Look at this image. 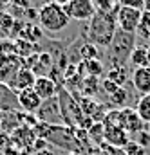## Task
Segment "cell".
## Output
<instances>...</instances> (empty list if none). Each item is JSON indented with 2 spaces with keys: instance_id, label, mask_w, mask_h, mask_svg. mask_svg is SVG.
Segmentation results:
<instances>
[{
  "instance_id": "7c38bea8",
  "label": "cell",
  "mask_w": 150,
  "mask_h": 155,
  "mask_svg": "<svg viewBox=\"0 0 150 155\" xmlns=\"http://www.w3.org/2000/svg\"><path fill=\"white\" fill-rule=\"evenodd\" d=\"M33 90L38 94V97L42 101H47V99L56 97L58 85H56V81H53L49 76H42V78H36V81L33 85Z\"/></svg>"
},
{
  "instance_id": "603a6c76",
  "label": "cell",
  "mask_w": 150,
  "mask_h": 155,
  "mask_svg": "<svg viewBox=\"0 0 150 155\" xmlns=\"http://www.w3.org/2000/svg\"><path fill=\"white\" fill-rule=\"evenodd\" d=\"M125 155H147V148H143L141 144H138L136 141H128L123 148Z\"/></svg>"
},
{
  "instance_id": "9c48e42d",
  "label": "cell",
  "mask_w": 150,
  "mask_h": 155,
  "mask_svg": "<svg viewBox=\"0 0 150 155\" xmlns=\"http://www.w3.org/2000/svg\"><path fill=\"white\" fill-rule=\"evenodd\" d=\"M35 81H36V76L33 74V71L22 67V69H18L13 76L7 79V85L18 94V92H22V90H26V88H33Z\"/></svg>"
},
{
  "instance_id": "30bf717a",
  "label": "cell",
  "mask_w": 150,
  "mask_h": 155,
  "mask_svg": "<svg viewBox=\"0 0 150 155\" xmlns=\"http://www.w3.org/2000/svg\"><path fill=\"white\" fill-rule=\"evenodd\" d=\"M128 141H130V137H128V134H127L123 128H119V126H112V124H105L103 143L111 144V146L118 148V150H123L125 144H127Z\"/></svg>"
},
{
  "instance_id": "5b68a950",
  "label": "cell",
  "mask_w": 150,
  "mask_h": 155,
  "mask_svg": "<svg viewBox=\"0 0 150 155\" xmlns=\"http://www.w3.org/2000/svg\"><path fill=\"white\" fill-rule=\"evenodd\" d=\"M45 139H47V143H53L60 148H67L73 153H78V150L81 148V144L74 137V128H69L65 124H51Z\"/></svg>"
},
{
  "instance_id": "4fadbf2b",
  "label": "cell",
  "mask_w": 150,
  "mask_h": 155,
  "mask_svg": "<svg viewBox=\"0 0 150 155\" xmlns=\"http://www.w3.org/2000/svg\"><path fill=\"white\" fill-rule=\"evenodd\" d=\"M16 107H18V96H16V92L7 83H0V110H4V112H15Z\"/></svg>"
},
{
  "instance_id": "44dd1931",
  "label": "cell",
  "mask_w": 150,
  "mask_h": 155,
  "mask_svg": "<svg viewBox=\"0 0 150 155\" xmlns=\"http://www.w3.org/2000/svg\"><path fill=\"white\" fill-rule=\"evenodd\" d=\"M80 56H81L83 61L98 60V49H96V45H92V43H85V45H81V49H80Z\"/></svg>"
},
{
  "instance_id": "6da1fadb",
  "label": "cell",
  "mask_w": 150,
  "mask_h": 155,
  "mask_svg": "<svg viewBox=\"0 0 150 155\" xmlns=\"http://www.w3.org/2000/svg\"><path fill=\"white\" fill-rule=\"evenodd\" d=\"M116 31H118L116 13H111V15L96 13L90 18V22H89V33H87V36H89L92 45H100V47L107 49L111 45V41H112Z\"/></svg>"
},
{
  "instance_id": "ffe728a7",
  "label": "cell",
  "mask_w": 150,
  "mask_h": 155,
  "mask_svg": "<svg viewBox=\"0 0 150 155\" xmlns=\"http://www.w3.org/2000/svg\"><path fill=\"white\" fill-rule=\"evenodd\" d=\"M107 79L116 83L118 87H123L125 81H127V71H125V67H114V69H111Z\"/></svg>"
},
{
  "instance_id": "f1b7e54d",
  "label": "cell",
  "mask_w": 150,
  "mask_h": 155,
  "mask_svg": "<svg viewBox=\"0 0 150 155\" xmlns=\"http://www.w3.org/2000/svg\"><path fill=\"white\" fill-rule=\"evenodd\" d=\"M119 88H121V87H118L116 83H112V81H109V79H105V81H103V90H105V92L109 94V97H111L112 94H116V92H118Z\"/></svg>"
},
{
  "instance_id": "f546056e",
  "label": "cell",
  "mask_w": 150,
  "mask_h": 155,
  "mask_svg": "<svg viewBox=\"0 0 150 155\" xmlns=\"http://www.w3.org/2000/svg\"><path fill=\"white\" fill-rule=\"evenodd\" d=\"M138 144H141L143 148H147L150 144V134L147 132V130H143V132H139L138 134V141H136Z\"/></svg>"
},
{
  "instance_id": "d6a6232c",
  "label": "cell",
  "mask_w": 150,
  "mask_h": 155,
  "mask_svg": "<svg viewBox=\"0 0 150 155\" xmlns=\"http://www.w3.org/2000/svg\"><path fill=\"white\" fill-rule=\"evenodd\" d=\"M143 9H145V13H148V15H150V0H145V4H143Z\"/></svg>"
},
{
  "instance_id": "4dcf8cb0",
  "label": "cell",
  "mask_w": 150,
  "mask_h": 155,
  "mask_svg": "<svg viewBox=\"0 0 150 155\" xmlns=\"http://www.w3.org/2000/svg\"><path fill=\"white\" fill-rule=\"evenodd\" d=\"M11 25H13V16H9V15H0V27L9 29Z\"/></svg>"
},
{
  "instance_id": "e575fe53",
  "label": "cell",
  "mask_w": 150,
  "mask_h": 155,
  "mask_svg": "<svg viewBox=\"0 0 150 155\" xmlns=\"http://www.w3.org/2000/svg\"><path fill=\"white\" fill-rule=\"evenodd\" d=\"M18 155H33L29 150H22V152H18Z\"/></svg>"
},
{
  "instance_id": "cb8c5ba5",
  "label": "cell",
  "mask_w": 150,
  "mask_h": 155,
  "mask_svg": "<svg viewBox=\"0 0 150 155\" xmlns=\"http://www.w3.org/2000/svg\"><path fill=\"white\" fill-rule=\"evenodd\" d=\"M0 54L2 56H13L15 54V41L0 40Z\"/></svg>"
},
{
  "instance_id": "ac0fdd59",
  "label": "cell",
  "mask_w": 150,
  "mask_h": 155,
  "mask_svg": "<svg viewBox=\"0 0 150 155\" xmlns=\"http://www.w3.org/2000/svg\"><path fill=\"white\" fill-rule=\"evenodd\" d=\"M33 45L35 43L18 38L15 41V54H16V58H29L31 54H35V47Z\"/></svg>"
},
{
  "instance_id": "83f0119b",
  "label": "cell",
  "mask_w": 150,
  "mask_h": 155,
  "mask_svg": "<svg viewBox=\"0 0 150 155\" xmlns=\"http://www.w3.org/2000/svg\"><path fill=\"white\" fill-rule=\"evenodd\" d=\"M47 139H42V137H36V141L33 143V148H31V152H43V150H47Z\"/></svg>"
},
{
  "instance_id": "9a60e30c",
  "label": "cell",
  "mask_w": 150,
  "mask_h": 155,
  "mask_svg": "<svg viewBox=\"0 0 150 155\" xmlns=\"http://www.w3.org/2000/svg\"><path fill=\"white\" fill-rule=\"evenodd\" d=\"M31 71H33V74L36 78H42V76H45V74H49L53 71V56L49 52H40L36 65Z\"/></svg>"
},
{
  "instance_id": "7402d4cb",
  "label": "cell",
  "mask_w": 150,
  "mask_h": 155,
  "mask_svg": "<svg viewBox=\"0 0 150 155\" xmlns=\"http://www.w3.org/2000/svg\"><path fill=\"white\" fill-rule=\"evenodd\" d=\"M85 69H87V76L98 78L103 72V63L100 60H89V61H85Z\"/></svg>"
},
{
  "instance_id": "1f68e13d",
  "label": "cell",
  "mask_w": 150,
  "mask_h": 155,
  "mask_svg": "<svg viewBox=\"0 0 150 155\" xmlns=\"http://www.w3.org/2000/svg\"><path fill=\"white\" fill-rule=\"evenodd\" d=\"M51 2H54V4H58V5H62V7H63V5H67L71 0H51Z\"/></svg>"
},
{
  "instance_id": "836d02e7",
  "label": "cell",
  "mask_w": 150,
  "mask_h": 155,
  "mask_svg": "<svg viewBox=\"0 0 150 155\" xmlns=\"http://www.w3.org/2000/svg\"><path fill=\"white\" fill-rule=\"evenodd\" d=\"M33 155H53L49 150H43V152H36V153H33Z\"/></svg>"
},
{
  "instance_id": "277c9868",
  "label": "cell",
  "mask_w": 150,
  "mask_h": 155,
  "mask_svg": "<svg viewBox=\"0 0 150 155\" xmlns=\"http://www.w3.org/2000/svg\"><path fill=\"white\" fill-rule=\"evenodd\" d=\"M58 103H60V112H62V119L63 124L69 128H78L80 123L83 121V112L80 108V103L74 96L67 90V88H58Z\"/></svg>"
},
{
  "instance_id": "8fae6325",
  "label": "cell",
  "mask_w": 150,
  "mask_h": 155,
  "mask_svg": "<svg viewBox=\"0 0 150 155\" xmlns=\"http://www.w3.org/2000/svg\"><path fill=\"white\" fill-rule=\"evenodd\" d=\"M16 96H18V107H20L22 110H26V114H36L38 108H40L42 103H43L33 88H26V90L18 92Z\"/></svg>"
},
{
  "instance_id": "e0dca14e",
  "label": "cell",
  "mask_w": 150,
  "mask_h": 155,
  "mask_svg": "<svg viewBox=\"0 0 150 155\" xmlns=\"http://www.w3.org/2000/svg\"><path fill=\"white\" fill-rule=\"evenodd\" d=\"M136 112L143 119L145 124H148L150 123V94H145V96L139 97V101L136 105Z\"/></svg>"
},
{
  "instance_id": "4316f807",
  "label": "cell",
  "mask_w": 150,
  "mask_h": 155,
  "mask_svg": "<svg viewBox=\"0 0 150 155\" xmlns=\"http://www.w3.org/2000/svg\"><path fill=\"white\" fill-rule=\"evenodd\" d=\"M125 99H127V92H125V88H119L116 94L111 96V101H112L114 105H123Z\"/></svg>"
},
{
  "instance_id": "d4e9b609",
  "label": "cell",
  "mask_w": 150,
  "mask_h": 155,
  "mask_svg": "<svg viewBox=\"0 0 150 155\" xmlns=\"http://www.w3.org/2000/svg\"><path fill=\"white\" fill-rule=\"evenodd\" d=\"M138 31H139L141 36H145V38L150 36V15L145 13V11H143V18H141V24H139V29H138Z\"/></svg>"
},
{
  "instance_id": "d6986e66",
  "label": "cell",
  "mask_w": 150,
  "mask_h": 155,
  "mask_svg": "<svg viewBox=\"0 0 150 155\" xmlns=\"http://www.w3.org/2000/svg\"><path fill=\"white\" fill-rule=\"evenodd\" d=\"M94 2V9L96 13H103V15H111L118 11L116 0H92Z\"/></svg>"
},
{
  "instance_id": "52a82bcc",
  "label": "cell",
  "mask_w": 150,
  "mask_h": 155,
  "mask_svg": "<svg viewBox=\"0 0 150 155\" xmlns=\"http://www.w3.org/2000/svg\"><path fill=\"white\" fill-rule=\"evenodd\" d=\"M63 9L71 20L78 22H87V20L90 22V18L96 15L92 0H71L67 5H63Z\"/></svg>"
},
{
  "instance_id": "ba28073f",
  "label": "cell",
  "mask_w": 150,
  "mask_h": 155,
  "mask_svg": "<svg viewBox=\"0 0 150 155\" xmlns=\"http://www.w3.org/2000/svg\"><path fill=\"white\" fill-rule=\"evenodd\" d=\"M36 117H38L40 123H47V124H60V123H63L62 112H60L58 97H53V99L43 101L42 107L38 108Z\"/></svg>"
},
{
  "instance_id": "74e56055",
  "label": "cell",
  "mask_w": 150,
  "mask_h": 155,
  "mask_svg": "<svg viewBox=\"0 0 150 155\" xmlns=\"http://www.w3.org/2000/svg\"><path fill=\"white\" fill-rule=\"evenodd\" d=\"M71 155H80V153H71Z\"/></svg>"
},
{
  "instance_id": "8992f818",
  "label": "cell",
  "mask_w": 150,
  "mask_h": 155,
  "mask_svg": "<svg viewBox=\"0 0 150 155\" xmlns=\"http://www.w3.org/2000/svg\"><path fill=\"white\" fill-rule=\"evenodd\" d=\"M141 18H143V9L118 5V11H116V22H118V29H119V31H123V33H130V35H136V31L139 29Z\"/></svg>"
},
{
  "instance_id": "3957f363",
  "label": "cell",
  "mask_w": 150,
  "mask_h": 155,
  "mask_svg": "<svg viewBox=\"0 0 150 155\" xmlns=\"http://www.w3.org/2000/svg\"><path fill=\"white\" fill-rule=\"evenodd\" d=\"M38 22H40V27L47 33H60L63 31L71 18L67 16L65 9L54 2H45L40 11H38Z\"/></svg>"
},
{
  "instance_id": "8d00e7d4",
  "label": "cell",
  "mask_w": 150,
  "mask_h": 155,
  "mask_svg": "<svg viewBox=\"0 0 150 155\" xmlns=\"http://www.w3.org/2000/svg\"><path fill=\"white\" fill-rule=\"evenodd\" d=\"M147 130H148V134H150V123H148V124H147Z\"/></svg>"
},
{
  "instance_id": "d590c367",
  "label": "cell",
  "mask_w": 150,
  "mask_h": 155,
  "mask_svg": "<svg viewBox=\"0 0 150 155\" xmlns=\"http://www.w3.org/2000/svg\"><path fill=\"white\" fill-rule=\"evenodd\" d=\"M147 51H148V60H150V45H147Z\"/></svg>"
},
{
  "instance_id": "484cf974",
  "label": "cell",
  "mask_w": 150,
  "mask_h": 155,
  "mask_svg": "<svg viewBox=\"0 0 150 155\" xmlns=\"http://www.w3.org/2000/svg\"><path fill=\"white\" fill-rule=\"evenodd\" d=\"M118 5H123V7H136V9H143V4L145 0H116Z\"/></svg>"
},
{
  "instance_id": "5bb4252c",
  "label": "cell",
  "mask_w": 150,
  "mask_h": 155,
  "mask_svg": "<svg viewBox=\"0 0 150 155\" xmlns=\"http://www.w3.org/2000/svg\"><path fill=\"white\" fill-rule=\"evenodd\" d=\"M132 85H134V88L141 96L150 94V67L134 69V72H132Z\"/></svg>"
},
{
  "instance_id": "2e32d148",
  "label": "cell",
  "mask_w": 150,
  "mask_h": 155,
  "mask_svg": "<svg viewBox=\"0 0 150 155\" xmlns=\"http://www.w3.org/2000/svg\"><path fill=\"white\" fill-rule=\"evenodd\" d=\"M134 69H141V67H150V60H148V51H147V45H138L132 54H130V60H128Z\"/></svg>"
},
{
  "instance_id": "7a4b0ae2",
  "label": "cell",
  "mask_w": 150,
  "mask_h": 155,
  "mask_svg": "<svg viewBox=\"0 0 150 155\" xmlns=\"http://www.w3.org/2000/svg\"><path fill=\"white\" fill-rule=\"evenodd\" d=\"M136 49V35L130 33H123V31H116L111 45L107 47V60L111 61L114 67H123V63L127 60H130L132 51Z\"/></svg>"
}]
</instances>
